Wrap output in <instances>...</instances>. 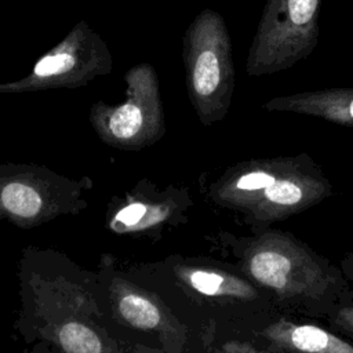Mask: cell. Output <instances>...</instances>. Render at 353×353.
Listing matches in <instances>:
<instances>
[{
    "mask_svg": "<svg viewBox=\"0 0 353 353\" xmlns=\"http://www.w3.org/2000/svg\"><path fill=\"white\" fill-rule=\"evenodd\" d=\"M95 270L65 252L26 245L18 262L19 309L14 328L25 343L59 353H130L102 324Z\"/></svg>",
    "mask_w": 353,
    "mask_h": 353,
    "instance_id": "cell-1",
    "label": "cell"
},
{
    "mask_svg": "<svg viewBox=\"0 0 353 353\" xmlns=\"http://www.w3.org/2000/svg\"><path fill=\"white\" fill-rule=\"evenodd\" d=\"M331 193L323 168L305 152L239 161L205 186L214 204L243 214L256 228L305 211Z\"/></svg>",
    "mask_w": 353,
    "mask_h": 353,
    "instance_id": "cell-2",
    "label": "cell"
},
{
    "mask_svg": "<svg viewBox=\"0 0 353 353\" xmlns=\"http://www.w3.org/2000/svg\"><path fill=\"white\" fill-rule=\"evenodd\" d=\"M182 61L190 105L199 121L208 127L222 121L234 92L232 41L223 17L201 10L182 37Z\"/></svg>",
    "mask_w": 353,
    "mask_h": 353,
    "instance_id": "cell-3",
    "label": "cell"
},
{
    "mask_svg": "<svg viewBox=\"0 0 353 353\" xmlns=\"http://www.w3.org/2000/svg\"><path fill=\"white\" fill-rule=\"evenodd\" d=\"M91 176L68 178L46 165L0 163V221L32 229L88 207Z\"/></svg>",
    "mask_w": 353,
    "mask_h": 353,
    "instance_id": "cell-4",
    "label": "cell"
},
{
    "mask_svg": "<svg viewBox=\"0 0 353 353\" xmlns=\"http://www.w3.org/2000/svg\"><path fill=\"white\" fill-rule=\"evenodd\" d=\"M125 98L120 103L97 101L88 121L97 137L119 150H142L165 134V117L156 69L139 62L124 73Z\"/></svg>",
    "mask_w": 353,
    "mask_h": 353,
    "instance_id": "cell-5",
    "label": "cell"
},
{
    "mask_svg": "<svg viewBox=\"0 0 353 353\" xmlns=\"http://www.w3.org/2000/svg\"><path fill=\"white\" fill-rule=\"evenodd\" d=\"M321 0H266L245 59L250 77L274 74L306 59L319 43Z\"/></svg>",
    "mask_w": 353,
    "mask_h": 353,
    "instance_id": "cell-6",
    "label": "cell"
},
{
    "mask_svg": "<svg viewBox=\"0 0 353 353\" xmlns=\"http://www.w3.org/2000/svg\"><path fill=\"white\" fill-rule=\"evenodd\" d=\"M113 55L102 36L84 19L44 55L19 80L0 83V94H29L58 88H80L112 73Z\"/></svg>",
    "mask_w": 353,
    "mask_h": 353,
    "instance_id": "cell-7",
    "label": "cell"
},
{
    "mask_svg": "<svg viewBox=\"0 0 353 353\" xmlns=\"http://www.w3.org/2000/svg\"><path fill=\"white\" fill-rule=\"evenodd\" d=\"M192 204L186 188H159L148 178L139 179L121 196H113L106 207L105 226L114 234H154L172 223Z\"/></svg>",
    "mask_w": 353,
    "mask_h": 353,
    "instance_id": "cell-8",
    "label": "cell"
},
{
    "mask_svg": "<svg viewBox=\"0 0 353 353\" xmlns=\"http://www.w3.org/2000/svg\"><path fill=\"white\" fill-rule=\"evenodd\" d=\"M268 112H291L353 125V88H325L279 95L262 105Z\"/></svg>",
    "mask_w": 353,
    "mask_h": 353,
    "instance_id": "cell-9",
    "label": "cell"
},
{
    "mask_svg": "<svg viewBox=\"0 0 353 353\" xmlns=\"http://www.w3.org/2000/svg\"><path fill=\"white\" fill-rule=\"evenodd\" d=\"M273 339H280V343L295 353H353V346L313 325L277 330Z\"/></svg>",
    "mask_w": 353,
    "mask_h": 353,
    "instance_id": "cell-10",
    "label": "cell"
},
{
    "mask_svg": "<svg viewBox=\"0 0 353 353\" xmlns=\"http://www.w3.org/2000/svg\"><path fill=\"white\" fill-rule=\"evenodd\" d=\"M188 279L196 291L205 295H215L223 284L222 276L205 270H194L189 274Z\"/></svg>",
    "mask_w": 353,
    "mask_h": 353,
    "instance_id": "cell-11",
    "label": "cell"
},
{
    "mask_svg": "<svg viewBox=\"0 0 353 353\" xmlns=\"http://www.w3.org/2000/svg\"><path fill=\"white\" fill-rule=\"evenodd\" d=\"M29 353H59V352L54 350L52 347H50L48 345H46L43 342H36L32 345V349Z\"/></svg>",
    "mask_w": 353,
    "mask_h": 353,
    "instance_id": "cell-12",
    "label": "cell"
}]
</instances>
